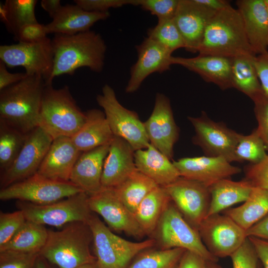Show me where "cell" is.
Masks as SVG:
<instances>
[{
    "label": "cell",
    "instance_id": "cell-37",
    "mask_svg": "<svg viewBox=\"0 0 268 268\" xmlns=\"http://www.w3.org/2000/svg\"><path fill=\"white\" fill-rule=\"evenodd\" d=\"M27 136L15 128L0 120V172L7 169L23 147Z\"/></svg>",
    "mask_w": 268,
    "mask_h": 268
},
{
    "label": "cell",
    "instance_id": "cell-19",
    "mask_svg": "<svg viewBox=\"0 0 268 268\" xmlns=\"http://www.w3.org/2000/svg\"><path fill=\"white\" fill-rule=\"evenodd\" d=\"M216 12L197 0H179L174 20L183 37L186 51L198 52L205 28Z\"/></svg>",
    "mask_w": 268,
    "mask_h": 268
},
{
    "label": "cell",
    "instance_id": "cell-10",
    "mask_svg": "<svg viewBox=\"0 0 268 268\" xmlns=\"http://www.w3.org/2000/svg\"><path fill=\"white\" fill-rule=\"evenodd\" d=\"M83 192L70 181L51 180L37 173L0 189L1 201L17 200L35 204L55 202Z\"/></svg>",
    "mask_w": 268,
    "mask_h": 268
},
{
    "label": "cell",
    "instance_id": "cell-1",
    "mask_svg": "<svg viewBox=\"0 0 268 268\" xmlns=\"http://www.w3.org/2000/svg\"><path fill=\"white\" fill-rule=\"evenodd\" d=\"M53 72L47 84L63 74L73 75L79 68L87 67L100 72L104 66L107 46L102 36L89 30L74 35L55 34Z\"/></svg>",
    "mask_w": 268,
    "mask_h": 268
},
{
    "label": "cell",
    "instance_id": "cell-35",
    "mask_svg": "<svg viewBox=\"0 0 268 268\" xmlns=\"http://www.w3.org/2000/svg\"><path fill=\"white\" fill-rule=\"evenodd\" d=\"M36 0H6L0 5V17L7 30L14 35L22 26L38 23Z\"/></svg>",
    "mask_w": 268,
    "mask_h": 268
},
{
    "label": "cell",
    "instance_id": "cell-12",
    "mask_svg": "<svg viewBox=\"0 0 268 268\" xmlns=\"http://www.w3.org/2000/svg\"><path fill=\"white\" fill-rule=\"evenodd\" d=\"M196 134L193 142L199 146L205 156L222 157L228 162H237L235 149L240 134L228 128L222 122L210 119L202 111L198 117H189Z\"/></svg>",
    "mask_w": 268,
    "mask_h": 268
},
{
    "label": "cell",
    "instance_id": "cell-15",
    "mask_svg": "<svg viewBox=\"0 0 268 268\" xmlns=\"http://www.w3.org/2000/svg\"><path fill=\"white\" fill-rule=\"evenodd\" d=\"M164 187L184 218L198 230L209 208L211 197L208 187L181 177Z\"/></svg>",
    "mask_w": 268,
    "mask_h": 268
},
{
    "label": "cell",
    "instance_id": "cell-57",
    "mask_svg": "<svg viewBox=\"0 0 268 268\" xmlns=\"http://www.w3.org/2000/svg\"><path fill=\"white\" fill-rule=\"evenodd\" d=\"M78 268H98L96 262L83 265Z\"/></svg>",
    "mask_w": 268,
    "mask_h": 268
},
{
    "label": "cell",
    "instance_id": "cell-46",
    "mask_svg": "<svg viewBox=\"0 0 268 268\" xmlns=\"http://www.w3.org/2000/svg\"><path fill=\"white\" fill-rule=\"evenodd\" d=\"M74 3L85 10L107 12L111 8L134 4V0H74Z\"/></svg>",
    "mask_w": 268,
    "mask_h": 268
},
{
    "label": "cell",
    "instance_id": "cell-53",
    "mask_svg": "<svg viewBox=\"0 0 268 268\" xmlns=\"http://www.w3.org/2000/svg\"><path fill=\"white\" fill-rule=\"evenodd\" d=\"M40 3L41 7L48 13L52 18L62 6L60 0H42Z\"/></svg>",
    "mask_w": 268,
    "mask_h": 268
},
{
    "label": "cell",
    "instance_id": "cell-36",
    "mask_svg": "<svg viewBox=\"0 0 268 268\" xmlns=\"http://www.w3.org/2000/svg\"><path fill=\"white\" fill-rule=\"evenodd\" d=\"M186 251L152 247L139 253L126 268H176Z\"/></svg>",
    "mask_w": 268,
    "mask_h": 268
},
{
    "label": "cell",
    "instance_id": "cell-30",
    "mask_svg": "<svg viewBox=\"0 0 268 268\" xmlns=\"http://www.w3.org/2000/svg\"><path fill=\"white\" fill-rule=\"evenodd\" d=\"M171 200L164 187L157 186L143 199L134 214L145 235L152 236Z\"/></svg>",
    "mask_w": 268,
    "mask_h": 268
},
{
    "label": "cell",
    "instance_id": "cell-48",
    "mask_svg": "<svg viewBox=\"0 0 268 268\" xmlns=\"http://www.w3.org/2000/svg\"><path fill=\"white\" fill-rule=\"evenodd\" d=\"M254 64L262 89L268 95V51L256 56Z\"/></svg>",
    "mask_w": 268,
    "mask_h": 268
},
{
    "label": "cell",
    "instance_id": "cell-38",
    "mask_svg": "<svg viewBox=\"0 0 268 268\" xmlns=\"http://www.w3.org/2000/svg\"><path fill=\"white\" fill-rule=\"evenodd\" d=\"M265 144L256 129L249 135L240 134L235 149L238 162L247 160L252 164L262 161L267 155Z\"/></svg>",
    "mask_w": 268,
    "mask_h": 268
},
{
    "label": "cell",
    "instance_id": "cell-40",
    "mask_svg": "<svg viewBox=\"0 0 268 268\" xmlns=\"http://www.w3.org/2000/svg\"><path fill=\"white\" fill-rule=\"evenodd\" d=\"M179 0H135L134 6H139L158 18V20L173 19Z\"/></svg>",
    "mask_w": 268,
    "mask_h": 268
},
{
    "label": "cell",
    "instance_id": "cell-34",
    "mask_svg": "<svg viewBox=\"0 0 268 268\" xmlns=\"http://www.w3.org/2000/svg\"><path fill=\"white\" fill-rule=\"evenodd\" d=\"M256 56H240L232 58V87L252 99L262 89L254 64Z\"/></svg>",
    "mask_w": 268,
    "mask_h": 268
},
{
    "label": "cell",
    "instance_id": "cell-39",
    "mask_svg": "<svg viewBox=\"0 0 268 268\" xmlns=\"http://www.w3.org/2000/svg\"><path fill=\"white\" fill-rule=\"evenodd\" d=\"M147 37L157 42L172 53L185 47L183 37L174 18L158 20L154 27L148 30Z\"/></svg>",
    "mask_w": 268,
    "mask_h": 268
},
{
    "label": "cell",
    "instance_id": "cell-60",
    "mask_svg": "<svg viewBox=\"0 0 268 268\" xmlns=\"http://www.w3.org/2000/svg\"></svg>",
    "mask_w": 268,
    "mask_h": 268
},
{
    "label": "cell",
    "instance_id": "cell-20",
    "mask_svg": "<svg viewBox=\"0 0 268 268\" xmlns=\"http://www.w3.org/2000/svg\"><path fill=\"white\" fill-rule=\"evenodd\" d=\"M181 177L209 187L217 182L239 174L241 169L222 157H184L173 162Z\"/></svg>",
    "mask_w": 268,
    "mask_h": 268
},
{
    "label": "cell",
    "instance_id": "cell-24",
    "mask_svg": "<svg viewBox=\"0 0 268 268\" xmlns=\"http://www.w3.org/2000/svg\"><path fill=\"white\" fill-rule=\"evenodd\" d=\"M109 145L82 152L73 166L69 181L89 196L102 189V174Z\"/></svg>",
    "mask_w": 268,
    "mask_h": 268
},
{
    "label": "cell",
    "instance_id": "cell-44",
    "mask_svg": "<svg viewBox=\"0 0 268 268\" xmlns=\"http://www.w3.org/2000/svg\"><path fill=\"white\" fill-rule=\"evenodd\" d=\"M230 257L233 268H259V259L248 237Z\"/></svg>",
    "mask_w": 268,
    "mask_h": 268
},
{
    "label": "cell",
    "instance_id": "cell-31",
    "mask_svg": "<svg viewBox=\"0 0 268 268\" xmlns=\"http://www.w3.org/2000/svg\"><path fill=\"white\" fill-rule=\"evenodd\" d=\"M223 212L246 231L268 214V190L254 187L243 204Z\"/></svg>",
    "mask_w": 268,
    "mask_h": 268
},
{
    "label": "cell",
    "instance_id": "cell-25",
    "mask_svg": "<svg viewBox=\"0 0 268 268\" xmlns=\"http://www.w3.org/2000/svg\"><path fill=\"white\" fill-rule=\"evenodd\" d=\"M249 43L255 54L268 51V15L264 0L236 2Z\"/></svg>",
    "mask_w": 268,
    "mask_h": 268
},
{
    "label": "cell",
    "instance_id": "cell-3",
    "mask_svg": "<svg viewBox=\"0 0 268 268\" xmlns=\"http://www.w3.org/2000/svg\"><path fill=\"white\" fill-rule=\"evenodd\" d=\"M198 53L230 58L256 56L237 9L230 5L215 13L205 28Z\"/></svg>",
    "mask_w": 268,
    "mask_h": 268
},
{
    "label": "cell",
    "instance_id": "cell-41",
    "mask_svg": "<svg viewBox=\"0 0 268 268\" xmlns=\"http://www.w3.org/2000/svg\"><path fill=\"white\" fill-rule=\"evenodd\" d=\"M26 218L22 211L0 212V247L6 243L21 228Z\"/></svg>",
    "mask_w": 268,
    "mask_h": 268
},
{
    "label": "cell",
    "instance_id": "cell-32",
    "mask_svg": "<svg viewBox=\"0 0 268 268\" xmlns=\"http://www.w3.org/2000/svg\"><path fill=\"white\" fill-rule=\"evenodd\" d=\"M48 235V230L44 225L26 220L12 238L0 247V252L39 254L46 244Z\"/></svg>",
    "mask_w": 268,
    "mask_h": 268
},
{
    "label": "cell",
    "instance_id": "cell-43",
    "mask_svg": "<svg viewBox=\"0 0 268 268\" xmlns=\"http://www.w3.org/2000/svg\"><path fill=\"white\" fill-rule=\"evenodd\" d=\"M39 254L0 252V268H34Z\"/></svg>",
    "mask_w": 268,
    "mask_h": 268
},
{
    "label": "cell",
    "instance_id": "cell-17",
    "mask_svg": "<svg viewBox=\"0 0 268 268\" xmlns=\"http://www.w3.org/2000/svg\"><path fill=\"white\" fill-rule=\"evenodd\" d=\"M143 124L150 143L172 159L174 146L179 138V129L170 100L165 95L156 94L153 111Z\"/></svg>",
    "mask_w": 268,
    "mask_h": 268
},
{
    "label": "cell",
    "instance_id": "cell-18",
    "mask_svg": "<svg viewBox=\"0 0 268 268\" xmlns=\"http://www.w3.org/2000/svg\"><path fill=\"white\" fill-rule=\"evenodd\" d=\"M137 58L130 70V76L125 91L132 93L137 91L143 81L150 74L170 70L172 53L149 37L136 45Z\"/></svg>",
    "mask_w": 268,
    "mask_h": 268
},
{
    "label": "cell",
    "instance_id": "cell-42",
    "mask_svg": "<svg viewBox=\"0 0 268 268\" xmlns=\"http://www.w3.org/2000/svg\"><path fill=\"white\" fill-rule=\"evenodd\" d=\"M258 122L256 128L268 151V95L264 91L252 99Z\"/></svg>",
    "mask_w": 268,
    "mask_h": 268
},
{
    "label": "cell",
    "instance_id": "cell-11",
    "mask_svg": "<svg viewBox=\"0 0 268 268\" xmlns=\"http://www.w3.org/2000/svg\"><path fill=\"white\" fill-rule=\"evenodd\" d=\"M0 61L8 67H22L28 75L42 76L46 84L53 69L54 52L49 37L39 42H18L0 46Z\"/></svg>",
    "mask_w": 268,
    "mask_h": 268
},
{
    "label": "cell",
    "instance_id": "cell-56",
    "mask_svg": "<svg viewBox=\"0 0 268 268\" xmlns=\"http://www.w3.org/2000/svg\"><path fill=\"white\" fill-rule=\"evenodd\" d=\"M204 268H222L215 264V263L209 261H206Z\"/></svg>",
    "mask_w": 268,
    "mask_h": 268
},
{
    "label": "cell",
    "instance_id": "cell-58",
    "mask_svg": "<svg viewBox=\"0 0 268 268\" xmlns=\"http://www.w3.org/2000/svg\"><path fill=\"white\" fill-rule=\"evenodd\" d=\"M264 1L265 3L266 7H267V13H268V0H264Z\"/></svg>",
    "mask_w": 268,
    "mask_h": 268
},
{
    "label": "cell",
    "instance_id": "cell-2",
    "mask_svg": "<svg viewBox=\"0 0 268 268\" xmlns=\"http://www.w3.org/2000/svg\"><path fill=\"white\" fill-rule=\"evenodd\" d=\"M45 86L42 76L27 75L0 91V120L25 134L37 127Z\"/></svg>",
    "mask_w": 268,
    "mask_h": 268
},
{
    "label": "cell",
    "instance_id": "cell-5",
    "mask_svg": "<svg viewBox=\"0 0 268 268\" xmlns=\"http://www.w3.org/2000/svg\"><path fill=\"white\" fill-rule=\"evenodd\" d=\"M86 118L73 98L69 87L56 89L46 85L42 99L38 126L53 139L71 138L83 125Z\"/></svg>",
    "mask_w": 268,
    "mask_h": 268
},
{
    "label": "cell",
    "instance_id": "cell-27",
    "mask_svg": "<svg viewBox=\"0 0 268 268\" xmlns=\"http://www.w3.org/2000/svg\"><path fill=\"white\" fill-rule=\"evenodd\" d=\"M136 169L158 186L165 187L181 176L173 162L151 143L134 152Z\"/></svg>",
    "mask_w": 268,
    "mask_h": 268
},
{
    "label": "cell",
    "instance_id": "cell-7",
    "mask_svg": "<svg viewBox=\"0 0 268 268\" xmlns=\"http://www.w3.org/2000/svg\"><path fill=\"white\" fill-rule=\"evenodd\" d=\"M153 236L159 249L182 248L206 261L216 263L218 260L208 251L199 231L187 221L172 201L163 212Z\"/></svg>",
    "mask_w": 268,
    "mask_h": 268
},
{
    "label": "cell",
    "instance_id": "cell-9",
    "mask_svg": "<svg viewBox=\"0 0 268 268\" xmlns=\"http://www.w3.org/2000/svg\"><path fill=\"white\" fill-rule=\"evenodd\" d=\"M98 105L102 108L110 128L114 136L128 141L134 151L146 148L150 142L142 122L134 111L124 107L118 100L114 90L106 84L102 93L96 97Z\"/></svg>",
    "mask_w": 268,
    "mask_h": 268
},
{
    "label": "cell",
    "instance_id": "cell-50",
    "mask_svg": "<svg viewBox=\"0 0 268 268\" xmlns=\"http://www.w3.org/2000/svg\"><path fill=\"white\" fill-rule=\"evenodd\" d=\"M206 262L198 254L186 250L176 268H204Z\"/></svg>",
    "mask_w": 268,
    "mask_h": 268
},
{
    "label": "cell",
    "instance_id": "cell-16",
    "mask_svg": "<svg viewBox=\"0 0 268 268\" xmlns=\"http://www.w3.org/2000/svg\"><path fill=\"white\" fill-rule=\"evenodd\" d=\"M88 204L91 211L100 215L110 229L137 238L145 235L134 214L121 201L113 189L102 188L89 196Z\"/></svg>",
    "mask_w": 268,
    "mask_h": 268
},
{
    "label": "cell",
    "instance_id": "cell-21",
    "mask_svg": "<svg viewBox=\"0 0 268 268\" xmlns=\"http://www.w3.org/2000/svg\"><path fill=\"white\" fill-rule=\"evenodd\" d=\"M81 153L70 137L56 138L36 173L53 180L69 181L73 166Z\"/></svg>",
    "mask_w": 268,
    "mask_h": 268
},
{
    "label": "cell",
    "instance_id": "cell-6",
    "mask_svg": "<svg viewBox=\"0 0 268 268\" xmlns=\"http://www.w3.org/2000/svg\"><path fill=\"white\" fill-rule=\"evenodd\" d=\"M87 223L98 268H126L139 253L156 244L153 238L135 242L115 234L93 212Z\"/></svg>",
    "mask_w": 268,
    "mask_h": 268
},
{
    "label": "cell",
    "instance_id": "cell-4",
    "mask_svg": "<svg viewBox=\"0 0 268 268\" xmlns=\"http://www.w3.org/2000/svg\"><path fill=\"white\" fill-rule=\"evenodd\" d=\"M93 237L87 222L76 221L58 231L48 230L39 255L59 268H78L96 262L90 250Z\"/></svg>",
    "mask_w": 268,
    "mask_h": 268
},
{
    "label": "cell",
    "instance_id": "cell-33",
    "mask_svg": "<svg viewBox=\"0 0 268 268\" xmlns=\"http://www.w3.org/2000/svg\"><path fill=\"white\" fill-rule=\"evenodd\" d=\"M157 186L153 181L136 169L113 189L121 201L134 214L143 199Z\"/></svg>",
    "mask_w": 268,
    "mask_h": 268
},
{
    "label": "cell",
    "instance_id": "cell-14",
    "mask_svg": "<svg viewBox=\"0 0 268 268\" xmlns=\"http://www.w3.org/2000/svg\"><path fill=\"white\" fill-rule=\"evenodd\" d=\"M53 140L49 134L38 126L27 133L25 144L18 156L11 166L0 173L1 189L36 174Z\"/></svg>",
    "mask_w": 268,
    "mask_h": 268
},
{
    "label": "cell",
    "instance_id": "cell-28",
    "mask_svg": "<svg viewBox=\"0 0 268 268\" xmlns=\"http://www.w3.org/2000/svg\"><path fill=\"white\" fill-rule=\"evenodd\" d=\"M85 122L71 138L81 152H85L110 143L114 135L104 112L92 109L85 112Z\"/></svg>",
    "mask_w": 268,
    "mask_h": 268
},
{
    "label": "cell",
    "instance_id": "cell-47",
    "mask_svg": "<svg viewBox=\"0 0 268 268\" xmlns=\"http://www.w3.org/2000/svg\"><path fill=\"white\" fill-rule=\"evenodd\" d=\"M45 25L39 22L25 25L21 27L14 35L18 42L34 43L47 37Z\"/></svg>",
    "mask_w": 268,
    "mask_h": 268
},
{
    "label": "cell",
    "instance_id": "cell-29",
    "mask_svg": "<svg viewBox=\"0 0 268 268\" xmlns=\"http://www.w3.org/2000/svg\"><path fill=\"white\" fill-rule=\"evenodd\" d=\"M253 188L245 179L233 181L227 178L214 183L208 188L211 199L206 217L219 213L233 204L246 201Z\"/></svg>",
    "mask_w": 268,
    "mask_h": 268
},
{
    "label": "cell",
    "instance_id": "cell-26",
    "mask_svg": "<svg viewBox=\"0 0 268 268\" xmlns=\"http://www.w3.org/2000/svg\"><path fill=\"white\" fill-rule=\"evenodd\" d=\"M110 15L109 12L88 11L76 4H67L45 25L46 30L48 34L74 35L90 30L95 23L106 19Z\"/></svg>",
    "mask_w": 268,
    "mask_h": 268
},
{
    "label": "cell",
    "instance_id": "cell-13",
    "mask_svg": "<svg viewBox=\"0 0 268 268\" xmlns=\"http://www.w3.org/2000/svg\"><path fill=\"white\" fill-rule=\"evenodd\" d=\"M198 231L202 241L214 256H230L247 238L246 231L229 216L216 213L206 217Z\"/></svg>",
    "mask_w": 268,
    "mask_h": 268
},
{
    "label": "cell",
    "instance_id": "cell-8",
    "mask_svg": "<svg viewBox=\"0 0 268 268\" xmlns=\"http://www.w3.org/2000/svg\"><path fill=\"white\" fill-rule=\"evenodd\" d=\"M88 198V194L81 192L45 204L18 201L17 206L26 220L59 227L76 221L87 222L93 212L89 206Z\"/></svg>",
    "mask_w": 268,
    "mask_h": 268
},
{
    "label": "cell",
    "instance_id": "cell-45",
    "mask_svg": "<svg viewBox=\"0 0 268 268\" xmlns=\"http://www.w3.org/2000/svg\"><path fill=\"white\" fill-rule=\"evenodd\" d=\"M245 178L254 187L268 190V154L261 162L245 168Z\"/></svg>",
    "mask_w": 268,
    "mask_h": 268
},
{
    "label": "cell",
    "instance_id": "cell-55",
    "mask_svg": "<svg viewBox=\"0 0 268 268\" xmlns=\"http://www.w3.org/2000/svg\"><path fill=\"white\" fill-rule=\"evenodd\" d=\"M34 268H51L49 263L42 256L39 255L37 257Z\"/></svg>",
    "mask_w": 268,
    "mask_h": 268
},
{
    "label": "cell",
    "instance_id": "cell-52",
    "mask_svg": "<svg viewBox=\"0 0 268 268\" xmlns=\"http://www.w3.org/2000/svg\"><path fill=\"white\" fill-rule=\"evenodd\" d=\"M247 237H255L268 241V214L246 231Z\"/></svg>",
    "mask_w": 268,
    "mask_h": 268
},
{
    "label": "cell",
    "instance_id": "cell-59",
    "mask_svg": "<svg viewBox=\"0 0 268 268\" xmlns=\"http://www.w3.org/2000/svg\"><path fill=\"white\" fill-rule=\"evenodd\" d=\"M259 268H262L260 265H259Z\"/></svg>",
    "mask_w": 268,
    "mask_h": 268
},
{
    "label": "cell",
    "instance_id": "cell-54",
    "mask_svg": "<svg viewBox=\"0 0 268 268\" xmlns=\"http://www.w3.org/2000/svg\"><path fill=\"white\" fill-rule=\"evenodd\" d=\"M198 2L215 11H219L230 5L224 0H197Z\"/></svg>",
    "mask_w": 268,
    "mask_h": 268
},
{
    "label": "cell",
    "instance_id": "cell-51",
    "mask_svg": "<svg viewBox=\"0 0 268 268\" xmlns=\"http://www.w3.org/2000/svg\"><path fill=\"white\" fill-rule=\"evenodd\" d=\"M263 268H268V241L255 237H248Z\"/></svg>",
    "mask_w": 268,
    "mask_h": 268
},
{
    "label": "cell",
    "instance_id": "cell-22",
    "mask_svg": "<svg viewBox=\"0 0 268 268\" xmlns=\"http://www.w3.org/2000/svg\"><path fill=\"white\" fill-rule=\"evenodd\" d=\"M134 150L124 139L114 136L110 143L101 177L102 188L113 189L123 182L137 169Z\"/></svg>",
    "mask_w": 268,
    "mask_h": 268
},
{
    "label": "cell",
    "instance_id": "cell-23",
    "mask_svg": "<svg viewBox=\"0 0 268 268\" xmlns=\"http://www.w3.org/2000/svg\"><path fill=\"white\" fill-rule=\"evenodd\" d=\"M172 65L181 66L199 74L204 81L212 83L221 90L233 88L232 58L199 55L193 58L172 57Z\"/></svg>",
    "mask_w": 268,
    "mask_h": 268
},
{
    "label": "cell",
    "instance_id": "cell-49",
    "mask_svg": "<svg viewBox=\"0 0 268 268\" xmlns=\"http://www.w3.org/2000/svg\"><path fill=\"white\" fill-rule=\"evenodd\" d=\"M28 75L25 72L10 73L0 61V91L21 81Z\"/></svg>",
    "mask_w": 268,
    "mask_h": 268
}]
</instances>
